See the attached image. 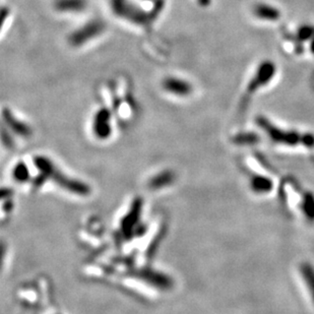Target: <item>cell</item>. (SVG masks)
Here are the masks:
<instances>
[{
	"mask_svg": "<svg viewBox=\"0 0 314 314\" xmlns=\"http://www.w3.org/2000/svg\"><path fill=\"white\" fill-rule=\"evenodd\" d=\"M106 31V22L100 18H92L71 31L67 42L73 48H82L102 37Z\"/></svg>",
	"mask_w": 314,
	"mask_h": 314,
	"instance_id": "6da1fadb",
	"label": "cell"
},
{
	"mask_svg": "<svg viewBox=\"0 0 314 314\" xmlns=\"http://www.w3.org/2000/svg\"><path fill=\"white\" fill-rule=\"evenodd\" d=\"M35 164L37 168L43 173V175L53 179L56 183H58L60 186L66 188L67 190L81 195L87 194L90 191L89 187L85 184L74 179H69L66 176L59 173L58 171H56V168L54 167L52 162L45 158V157H36Z\"/></svg>",
	"mask_w": 314,
	"mask_h": 314,
	"instance_id": "7a4b0ae2",
	"label": "cell"
},
{
	"mask_svg": "<svg viewBox=\"0 0 314 314\" xmlns=\"http://www.w3.org/2000/svg\"><path fill=\"white\" fill-rule=\"evenodd\" d=\"M162 92L175 99H187L194 93L193 83L180 76L168 75L161 79Z\"/></svg>",
	"mask_w": 314,
	"mask_h": 314,
	"instance_id": "3957f363",
	"label": "cell"
},
{
	"mask_svg": "<svg viewBox=\"0 0 314 314\" xmlns=\"http://www.w3.org/2000/svg\"><path fill=\"white\" fill-rule=\"evenodd\" d=\"M107 103L99 106L93 115L92 130L95 136L99 139H107L112 134V121L114 118V112Z\"/></svg>",
	"mask_w": 314,
	"mask_h": 314,
	"instance_id": "277c9868",
	"label": "cell"
},
{
	"mask_svg": "<svg viewBox=\"0 0 314 314\" xmlns=\"http://www.w3.org/2000/svg\"><path fill=\"white\" fill-rule=\"evenodd\" d=\"M88 0H54L53 8L56 12L74 16L78 14L88 8Z\"/></svg>",
	"mask_w": 314,
	"mask_h": 314,
	"instance_id": "5b68a950",
	"label": "cell"
},
{
	"mask_svg": "<svg viewBox=\"0 0 314 314\" xmlns=\"http://www.w3.org/2000/svg\"><path fill=\"white\" fill-rule=\"evenodd\" d=\"M2 118H3V122L14 133L21 135L22 137H26L31 134L32 131H31L30 126H28L26 122L19 119L16 115H14L13 112L9 108L3 109Z\"/></svg>",
	"mask_w": 314,
	"mask_h": 314,
	"instance_id": "8992f818",
	"label": "cell"
},
{
	"mask_svg": "<svg viewBox=\"0 0 314 314\" xmlns=\"http://www.w3.org/2000/svg\"><path fill=\"white\" fill-rule=\"evenodd\" d=\"M140 211H141V202L135 201L131 210L124 218V220L121 224V229H122L123 234L125 236L130 237L132 235V232L135 228V224L139 221Z\"/></svg>",
	"mask_w": 314,
	"mask_h": 314,
	"instance_id": "52a82bcc",
	"label": "cell"
},
{
	"mask_svg": "<svg viewBox=\"0 0 314 314\" xmlns=\"http://www.w3.org/2000/svg\"><path fill=\"white\" fill-rule=\"evenodd\" d=\"M28 176H30V173H28V170H27V167L26 164L19 163L16 167H14L13 177L16 180H18L20 182H24L28 179Z\"/></svg>",
	"mask_w": 314,
	"mask_h": 314,
	"instance_id": "ba28073f",
	"label": "cell"
}]
</instances>
